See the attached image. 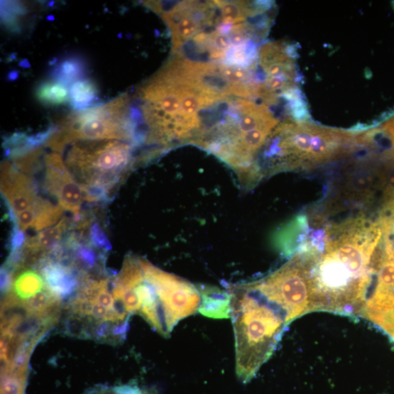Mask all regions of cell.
<instances>
[{
  "label": "cell",
  "mask_w": 394,
  "mask_h": 394,
  "mask_svg": "<svg viewBox=\"0 0 394 394\" xmlns=\"http://www.w3.org/2000/svg\"><path fill=\"white\" fill-rule=\"evenodd\" d=\"M256 282L263 292L286 310L291 322L311 311L310 265L303 254L298 253L283 267Z\"/></svg>",
  "instance_id": "52a82bcc"
},
{
  "label": "cell",
  "mask_w": 394,
  "mask_h": 394,
  "mask_svg": "<svg viewBox=\"0 0 394 394\" xmlns=\"http://www.w3.org/2000/svg\"><path fill=\"white\" fill-rule=\"evenodd\" d=\"M129 329L128 319L122 322H119L111 330V333L114 336L118 338H124L126 334Z\"/></svg>",
  "instance_id": "83f0119b"
},
{
  "label": "cell",
  "mask_w": 394,
  "mask_h": 394,
  "mask_svg": "<svg viewBox=\"0 0 394 394\" xmlns=\"http://www.w3.org/2000/svg\"><path fill=\"white\" fill-rule=\"evenodd\" d=\"M40 273L47 290L60 300L71 297L79 285V271L62 263L44 259L40 263Z\"/></svg>",
  "instance_id": "30bf717a"
},
{
  "label": "cell",
  "mask_w": 394,
  "mask_h": 394,
  "mask_svg": "<svg viewBox=\"0 0 394 394\" xmlns=\"http://www.w3.org/2000/svg\"><path fill=\"white\" fill-rule=\"evenodd\" d=\"M84 58L79 55H70L62 58L53 67L49 74L50 81L66 87L84 79L87 72Z\"/></svg>",
  "instance_id": "4fadbf2b"
},
{
  "label": "cell",
  "mask_w": 394,
  "mask_h": 394,
  "mask_svg": "<svg viewBox=\"0 0 394 394\" xmlns=\"http://www.w3.org/2000/svg\"><path fill=\"white\" fill-rule=\"evenodd\" d=\"M382 236L379 223L361 218L327 231L325 253L315 251L310 264L313 310L361 314Z\"/></svg>",
  "instance_id": "6da1fadb"
},
{
  "label": "cell",
  "mask_w": 394,
  "mask_h": 394,
  "mask_svg": "<svg viewBox=\"0 0 394 394\" xmlns=\"http://www.w3.org/2000/svg\"><path fill=\"white\" fill-rule=\"evenodd\" d=\"M143 280L144 274L140 264V258L127 256L120 273L113 284L114 297L121 298L124 292L135 288Z\"/></svg>",
  "instance_id": "5bb4252c"
},
{
  "label": "cell",
  "mask_w": 394,
  "mask_h": 394,
  "mask_svg": "<svg viewBox=\"0 0 394 394\" xmlns=\"http://www.w3.org/2000/svg\"><path fill=\"white\" fill-rule=\"evenodd\" d=\"M135 131L129 118V98L124 95L72 114L46 143L56 151L72 142L116 140L131 144Z\"/></svg>",
  "instance_id": "277c9868"
},
{
  "label": "cell",
  "mask_w": 394,
  "mask_h": 394,
  "mask_svg": "<svg viewBox=\"0 0 394 394\" xmlns=\"http://www.w3.org/2000/svg\"><path fill=\"white\" fill-rule=\"evenodd\" d=\"M94 303L80 298H77L72 305V311L81 315V317H87L92 314Z\"/></svg>",
  "instance_id": "d4e9b609"
},
{
  "label": "cell",
  "mask_w": 394,
  "mask_h": 394,
  "mask_svg": "<svg viewBox=\"0 0 394 394\" xmlns=\"http://www.w3.org/2000/svg\"><path fill=\"white\" fill-rule=\"evenodd\" d=\"M35 217V203L31 207L23 210V212L16 215L17 226L23 231L33 227Z\"/></svg>",
  "instance_id": "7402d4cb"
},
{
  "label": "cell",
  "mask_w": 394,
  "mask_h": 394,
  "mask_svg": "<svg viewBox=\"0 0 394 394\" xmlns=\"http://www.w3.org/2000/svg\"><path fill=\"white\" fill-rule=\"evenodd\" d=\"M25 9L20 4L14 2H3L1 4V17L4 24L12 32H19L20 26L17 15L24 14Z\"/></svg>",
  "instance_id": "d6986e66"
},
{
  "label": "cell",
  "mask_w": 394,
  "mask_h": 394,
  "mask_svg": "<svg viewBox=\"0 0 394 394\" xmlns=\"http://www.w3.org/2000/svg\"><path fill=\"white\" fill-rule=\"evenodd\" d=\"M236 349V373L250 382L276 350L292 322L285 309L256 281L228 286Z\"/></svg>",
  "instance_id": "7a4b0ae2"
},
{
  "label": "cell",
  "mask_w": 394,
  "mask_h": 394,
  "mask_svg": "<svg viewBox=\"0 0 394 394\" xmlns=\"http://www.w3.org/2000/svg\"><path fill=\"white\" fill-rule=\"evenodd\" d=\"M26 382L11 376H3L1 394H23Z\"/></svg>",
  "instance_id": "44dd1931"
},
{
  "label": "cell",
  "mask_w": 394,
  "mask_h": 394,
  "mask_svg": "<svg viewBox=\"0 0 394 394\" xmlns=\"http://www.w3.org/2000/svg\"><path fill=\"white\" fill-rule=\"evenodd\" d=\"M107 312L108 310L106 307H104L98 303H94L92 315L94 319L103 321Z\"/></svg>",
  "instance_id": "f1b7e54d"
},
{
  "label": "cell",
  "mask_w": 394,
  "mask_h": 394,
  "mask_svg": "<svg viewBox=\"0 0 394 394\" xmlns=\"http://www.w3.org/2000/svg\"><path fill=\"white\" fill-rule=\"evenodd\" d=\"M44 187L59 204L72 213L75 217L80 215L85 200L82 186L75 178L58 153H51L45 157Z\"/></svg>",
  "instance_id": "ba28073f"
},
{
  "label": "cell",
  "mask_w": 394,
  "mask_h": 394,
  "mask_svg": "<svg viewBox=\"0 0 394 394\" xmlns=\"http://www.w3.org/2000/svg\"><path fill=\"white\" fill-rule=\"evenodd\" d=\"M96 83L89 78H84L71 85L70 102L71 107L79 111L90 109L98 97Z\"/></svg>",
  "instance_id": "9a60e30c"
},
{
  "label": "cell",
  "mask_w": 394,
  "mask_h": 394,
  "mask_svg": "<svg viewBox=\"0 0 394 394\" xmlns=\"http://www.w3.org/2000/svg\"><path fill=\"white\" fill-rule=\"evenodd\" d=\"M121 299L128 314L140 311L141 302L134 288L124 292Z\"/></svg>",
  "instance_id": "603a6c76"
},
{
  "label": "cell",
  "mask_w": 394,
  "mask_h": 394,
  "mask_svg": "<svg viewBox=\"0 0 394 394\" xmlns=\"http://www.w3.org/2000/svg\"><path fill=\"white\" fill-rule=\"evenodd\" d=\"M38 100L48 106H58L70 102L67 87L53 81L40 84L35 91Z\"/></svg>",
  "instance_id": "e0dca14e"
},
{
  "label": "cell",
  "mask_w": 394,
  "mask_h": 394,
  "mask_svg": "<svg viewBox=\"0 0 394 394\" xmlns=\"http://www.w3.org/2000/svg\"><path fill=\"white\" fill-rule=\"evenodd\" d=\"M45 281L41 276L33 270L25 271L15 280L13 290L21 300H28L42 292Z\"/></svg>",
  "instance_id": "ac0fdd59"
},
{
  "label": "cell",
  "mask_w": 394,
  "mask_h": 394,
  "mask_svg": "<svg viewBox=\"0 0 394 394\" xmlns=\"http://www.w3.org/2000/svg\"><path fill=\"white\" fill-rule=\"evenodd\" d=\"M12 272L6 267L1 268V292L5 293L9 290L12 283Z\"/></svg>",
  "instance_id": "484cf974"
},
{
  "label": "cell",
  "mask_w": 394,
  "mask_h": 394,
  "mask_svg": "<svg viewBox=\"0 0 394 394\" xmlns=\"http://www.w3.org/2000/svg\"><path fill=\"white\" fill-rule=\"evenodd\" d=\"M19 65H20L21 67H25V68H26V67H31V65H30L29 62H28V60H25L21 62L20 64H19Z\"/></svg>",
  "instance_id": "1f68e13d"
},
{
  "label": "cell",
  "mask_w": 394,
  "mask_h": 394,
  "mask_svg": "<svg viewBox=\"0 0 394 394\" xmlns=\"http://www.w3.org/2000/svg\"><path fill=\"white\" fill-rule=\"evenodd\" d=\"M109 324L104 322L99 324L95 331V335L97 338H104L109 334Z\"/></svg>",
  "instance_id": "f546056e"
},
{
  "label": "cell",
  "mask_w": 394,
  "mask_h": 394,
  "mask_svg": "<svg viewBox=\"0 0 394 394\" xmlns=\"http://www.w3.org/2000/svg\"><path fill=\"white\" fill-rule=\"evenodd\" d=\"M97 303L102 305L107 309H111L114 306V297L109 291L102 292L97 298Z\"/></svg>",
  "instance_id": "4316f807"
},
{
  "label": "cell",
  "mask_w": 394,
  "mask_h": 394,
  "mask_svg": "<svg viewBox=\"0 0 394 394\" xmlns=\"http://www.w3.org/2000/svg\"><path fill=\"white\" fill-rule=\"evenodd\" d=\"M1 193L16 215L33 206L39 197L33 180L9 162L2 164Z\"/></svg>",
  "instance_id": "9c48e42d"
},
{
  "label": "cell",
  "mask_w": 394,
  "mask_h": 394,
  "mask_svg": "<svg viewBox=\"0 0 394 394\" xmlns=\"http://www.w3.org/2000/svg\"><path fill=\"white\" fill-rule=\"evenodd\" d=\"M133 148L115 140L77 142L66 165L82 187H99L111 193L133 165Z\"/></svg>",
  "instance_id": "5b68a950"
},
{
  "label": "cell",
  "mask_w": 394,
  "mask_h": 394,
  "mask_svg": "<svg viewBox=\"0 0 394 394\" xmlns=\"http://www.w3.org/2000/svg\"><path fill=\"white\" fill-rule=\"evenodd\" d=\"M89 241L91 245L97 248L107 251L112 249V245L109 240L108 236L97 222L93 224L90 228Z\"/></svg>",
  "instance_id": "ffe728a7"
},
{
  "label": "cell",
  "mask_w": 394,
  "mask_h": 394,
  "mask_svg": "<svg viewBox=\"0 0 394 394\" xmlns=\"http://www.w3.org/2000/svg\"><path fill=\"white\" fill-rule=\"evenodd\" d=\"M198 289L201 295L199 312L202 314L217 319L231 317V298L228 292L214 286L201 285Z\"/></svg>",
  "instance_id": "8fae6325"
},
{
  "label": "cell",
  "mask_w": 394,
  "mask_h": 394,
  "mask_svg": "<svg viewBox=\"0 0 394 394\" xmlns=\"http://www.w3.org/2000/svg\"><path fill=\"white\" fill-rule=\"evenodd\" d=\"M67 225L68 221L65 217L56 226L45 229L34 238L26 240L23 248V254L34 256L54 251L60 246Z\"/></svg>",
  "instance_id": "7c38bea8"
},
{
  "label": "cell",
  "mask_w": 394,
  "mask_h": 394,
  "mask_svg": "<svg viewBox=\"0 0 394 394\" xmlns=\"http://www.w3.org/2000/svg\"><path fill=\"white\" fill-rule=\"evenodd\" d=\"M26 241L24 231L18 226H13V229L10 236V253H13L23 249Z\"/></svg>",
  "instance_id": "cb8c5ba5"
},
{
  "label": "cell",
  "mask_w": 394,
  "mask_h": 394,
  "mask_svg": "<svg viewBox=\"0 0 394 394\" xmlns=\"http://www.w3.org/2000/svg\"><path fill=\"white\" fill-rule=\"evenodd\" d=\"M18 77L19 72L17 70H13L8 74L7 79L9 82H14L16 80V79H18Z\"/></svg>",
  "instance_id": "4dcf8cb0"
},
{
  "label": "cell",
  "mask_w": 394,
  "mask_h": 394,
  "mask_svg": "<svg viewBox=\"0 0 394 394\" xmlns=\"http://www.w3.org/2000/svg\"><path fill=\"white\" fill-rule=\"evenodd\" d=\"M144 278L155 291L153 310L144 319L158 332L168 337L181 320L196 313L200 307L199 289L189 281L166 273L140 258Z\"/></svg>",
  "instance_id": "8992f818"
},
{
  "label": "cell",
  "mask_w": 394,
  "mask_h": 394,
  "mask_svg": "<svg viewBox=\"0 0 394 394\" xmlns=\"http://www.w3.org/2000/svg\"><path fill=\"white\" fill-rule=\"evenodd\" d=\"M64 212L65 209L59 204L55 205L38 197L35 202V217L32 228L40 231L51 227L60 219Z\"/></svg>",
  "instance_id": "2e32d148"
},
{
  "label": "cell",
  "mask_w": 394,
  "mask_h": 394,
  "mask_svg": "<svg viewBox=\"0 0 394 394\" xmlns=\"http://www.w3.org/2000/svg\"><path fill=\"white\" fill-rule=\"evenodd\" d=\"M269 151L271 168H312L349 153L354 135L307 123H286L275 130Z\"/></svg>",
  "instance_id": "3957f363"
}]
</instances>
